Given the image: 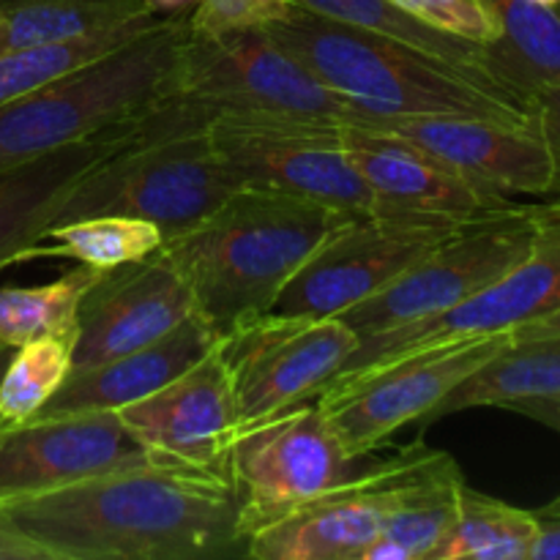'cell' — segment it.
<instances>
[{
  "label": "cell",
  "instance_id": "cell-1",
  "mask_svg": "<svg viewBox=\"0 0 560 560\" xmlns=\"http://www.w3.org/2000/svg\"><path fill=\"white\" fill-rule=\"evenodd\" d=\"M0 512L52 560L246 558L233 481L211 470L145 465Z\"/></svg>",
  "mask_w": 560,
  "mask_h": 560
},
{
  "label": "cell",
  "instance_id": "cell-2",
  "mask_svg": "<svg viewBox=\"0 0 560 560\" xmlns=\"http://www.w3.org/2000/svg\"><path fill=\"white\" fill-rule=\"evenodd\" d=\"M266 31L350 109V118L459 115L512 126L536 124L534 104L492 77L457 69L315 11L290 5Z\"/></svg>",
  "mask_w": 560,
  "mask_h": 560
},
{
  "label": "cell",
  "instance_id": "cell-3",
  "mask_svg": "<svg viewBox=\"0 0 560 560\" xmlns=\"http://www.w3.org/2000/svg\"><path fill=\"white\" fill-rule=\"evenodd\" d=\"M353 213L262 186H244L197 228L164 241L195 310L219 334L271 312L317 246Z\"/></svg>",
  "mask_w": 560,
  "mask_h": 560
},
{
  "label": "cell",
  "instance_id": "cell-4",
  "mask_svg": "<svg viewBox=\"0 0 560 560\" xmlns=\"http://www.w3.org/2000/svg\"><path fill=\"white\" fill-rule=\"evenodd\" d=\"M350 109L266 27L186 31L156 104L126 129L129 142L206 135L217 124H348Z\"/></svg>",
  "mask_w": 560,
  "mask_h": 560
},
{
  "label": "cell",
  "instance_id": "cell-5",
  "mask_svg": "<svg viewBox=\"0 0 560 560\" xmlns=\"http://www.w3.org/2000/svg\"><path fill=\"white\" fill-rule=\"evenodd\" d=\"M189 14H164L115 52L0 104V167L135 124L159 102Z\"/></svg>",
  "mask_w": 560,
  "mask_h": 560
},
{
  "label": "cell",
  "instance_id": "cell-6",
  "mask_svg": "<svg viewBox=\"0 0 560 560\" xmlns=\"http://www.w3.org/2000/svg\"><path fill=\"white\" fill-rule=\"evenodd\" d=\"M244 186L208 135L129 142L71 184L55 206L52 228L115 213L145 219L170 241L197 228Z\"/></svg>",
  "mask_w": 560,
  "mask_h": 560
},
{
  "label": "cell",
  "instance_id": "cell-7",
  "mask_svg": "<svg viewBox=\"0 0 560 560\" xmlns=\"http://www.w3.org/2000/svg\"><path fill=\"white\" fill-rule=\"evenodd\" d=\"M560 310V195L545 202V230L536 249L506 277L427 320L405 323L359 339L342 370L320 388L317 405L337 402L388 366L424 355L441 345L506 334Z\"/></svg>",
  "mask_w": 560,
  "mask_h": 560
},
{
  "label": "cell",
  "instance_id": "cell-8",
  "mask_svg": "<svg viewBox=\"0 0 560 560\" xmlns=\"http://www.w3.org/2000/svg\"><path fill=\"white\" fill-rule=\"evenodd\" d=\"M541 230L545 206L523 202L498 217L463 224L413 262L397 282L337 317L361 339L441 315L520 266L536 249Z\"/></svg>",
  "mask_w": 560,
  "mask_h": 560
},
{
  "label": "cell",
  "instance_id": "cell-9",
  "mask_svg": "<svg viewBox=\"0 0 560 560\" xmlns=\"http://www.w3.org/2000/svg\"><path fill=\"white\" fill-rule=\"evenodd\" d=\"M355 348L359 334L337 315L262 312L219 334L241 427L315 399Z\"/></svg>",
  "mask_w": 560,
  "mask_h": 560
},
{
  "label": "cell",
  "instance_id": "cell-10",
  "mask_svg": "<svg viewBox=\"0 0 560 560\" xmlns=\"http://www.w3.org/2000/svg\"><path fill=\"white\" fill-rule=\"evenodd\" d=\"M353 463L315 399L241 427L228 470L246 541L350 479Z\"/></svg>",
  "mask_w": 560,
  "mask_h": 560
},
{
  "label": "cell",
  "instance_id": "cell-11",
  "mask_svg": "<svg viewBox=\"0 0 560 560\" xmlns=\"http://www.w3.org/2000/svg\"><path fill=\"white\" fill-rule=\"evenodd\" d=\"M470 224V222H468ZM459 222L421 213L375 211L345 222L295 271L271 312L342 315L397 282L413 262L457 233Z\"/></svg>",
  "mask_w": 560,
  "mask_h": 560
},
{
  "label": "cell",
  "instance_id": "cell-12",
  "mask_svg": "<svg viewBox=\"0 0 560 560\" xmlns=\"http://www.w3.org/2000/svg\"><path fill=\"white\" fill-rule=\"evenodd\" d=\"M339 126L342 124L257 120L217 124L206 135L246 186L277 189L366 217L377 211L375 191L345 151Z\"/></svg>",
  "mask_w": 560,
  "mask_h": 560
},
{
  "label": "cell",
  "instance_id": "cell-13",
  "mask_svg": "<svg viewBox=\"0 0 560 560\" xmlns=\"http://www.w3.org/2000/svg\"><path fill=\"white\" fill-rule=\"evenodd\" d=\"M145 465L167 463L137 441L118 410L36 416L0 427V506Z\"/></svg>",
  "mask_w": 560,
  "mask_h": 560
},
{
  "label": "cell",
  "instance_id": "cell-14",
  "mask_svg": "<svg viewBox=\"0 0 560 560\" xmlns=\"http://www.w3.org/2000/svg\"><path fill=\"white\" fill-rule=\"evenodd\" d=\"M512 342V331L441 345L388 366L337 402L317 405L353 459L375 452L410 421H432L448 394Z\"/></svg>",
  "mask_w": 560,
  "mask_h": 560
},
{
  "label": "cell",
  "instance_id": "cell-15",
  "mask_svg": "<svg viewBox=\"0 0 560 560\" xmlns=\"http://www.w3.org/2000/svg\"><path fill=\"white\" fill-rule=\"evenodd\" d=\"M195 312L189 284L162 249L104 271L77 312L71 372L145 348Z\"/></svg>",
  "mask_w": 560,
  "mask_h": 560
},
{
  "label": "cell",
  "instance_id": "cell-16",
  "mask_svg": "<svg viewBox=\"0 0 560 560\" xmlns=\"http://www.w3.org/2000/svg\"><path fill=\"white\" fill-rule=\"evenodd\" d=\"M413 443L377 468L350 476L246 541L255 560H361L381 536L410 470Z\"/></svg>",
  "mask_w": 560,
  "mask_h": 560
},
{
  "label": "cell",
  "instance_id": "cell-17",
  "mask_svg": "<svg viewBox=\"0 0 560 560\" xmlns=\"http://www.w3.org/2000/svg\"><path fill=\"white\" fill-rule=\"evenodd\" d=\"M348 126L397 137L501 195H550L556 164L539 126L485 118H350Z\"/></svg>",
  "mask_w": 560,
  "mask_h": 560
},
{
  "label": "cell",
  "instance_id": "cell-18",
  "mask_svg": "<svg viewBox=\"0 0 560 560\" xmlns=\"http://www.w3.org/2000/svg\"><path fill=\"white\" fill-rule=\"evenodd\" d=\"M118 413L162 463L230 476V446L241 421L219 342L184 375Z\"/></svg>",
  "mask_w": 560,
  "mask_h": 560
},
{
  "label": "cell",
  "instance_id": "cell-19",
  "mask_svg": "<svg viewBox=\"0 0 560 560\" xmlns=\"http://www.w3.org/2000/svg\"><path fill=\"white\" fill-rule=\"evenodd\" d=\"M339 137L355 170L375 191L377 211L421 213L468 224L520 206L509 195L465 178L448 164L397 137L375 135L348 124L339 126Z\"/></svg>",
  "mask_w": 560,
  "mask_h": 560
},
{
  "label": "cell",
  "instance_id": "cell-20",
  "mask_svg": "<svg viewBox=\"0 0 560 560\" xmlns=\"http://www.w3.org/2000/svg\"><path fill=\"white\" fill-rule=\"evenodd\" d=\"M219 342V331L200 315H191L156 342L104 364L71 372L38 416L85 413V410H124L206 359Z\"/></svg>",
  "mask_w": 560,
  "mask_h": 560
},
{
  "label": "cell",
  "instance_id": "cell-21",
  "mask_svg": "<svg viewBox=\"0 0 560 560\" xmlns=\"http://www.w3.org/2000/svg\"><path fill=\"white\" fill-rule=\"evenodd\" d=\"M129 129V126H126ZM126 129L107 131L93 140L55 148L42 156L0 167V262L25 260L27 249L44 241L52 228L55 206L77 178L102 159L129 145Z\"/></svg>",
  "mask_w": 560,
  "mask_h": 560
},
{
  "label": "cell",
  "instance_id": "cell-22",
  "mask_svg": "<svg viewBox=\"0 0 560 560\" xmlns=\"http://www.w3.org/2000/svg\"><path fill=\"white\" fill-rule=\"evenodd\" d=\"M465 485L452 454L427 446L424 438L413 441V459L397 503L361 560H432L457 517Z\"/></svg>",
  "mask_w": 560,
  "mask_h": 560
},
{
  "label": "cell",
  "instance_id": "cell-23",
  "mask_svg": "<svg viewBox=\"0 0 560 560\" xmlns=\"http://www.w3.org/2000/svg\"><path fill=\"white\" fill-rule=\"evenodd\" d=\"M498 36L485 44L487 69L523 102L560 88V11L539 0H490Z\"/></svg>",
  "mask_w": 560,
  "mask_h": 560
},
{
  "label": "cell",
  "instance_id": "cell-24",
  "mask_svg": "<svg viewBox=\"0 0 560 560\" xmlns=\"http://www.w3.org/2000/svg\"><path fill=\"white\" fill-rule=\"evenodd\" d=\"M560 394V334L512 339L501 353L459 383L432 419L470 408H512L525 399Z\"/></svg>",
  "mask_w": 560,
  "mask_h": 560
},
{
  "label": "cell",
  "instance_id": "cell-25",
  "mask_svg": "<svg viewBox=\"0 0 560 560\" xmlns=\"http://www.w3.org/2000/svg\"><path fill=\"white\" fill-rule=\"evenodd\" d=\"M290 5L315 11V14L345 22V25L361 27V31L377 33V36H386L392 38V42L405 44V47L419 49V52L443 60V63H452L457 66V69L476 71V74L498 80V77L487 69L485 44L454 36V33L446 31H438L430 22L410 14V11L405 9V5H399L397 0H290ZM514 96H517V93H514Z\"/></svg>",
  "mask_w": 560,
  "mask_h": 560
},
{
  "label": "cell",
  "instance_id": "cell-26",
  "mask_svg": "<svg viewBox=\"0 0 560 560\" xmlns=\"http://www.w3.org/2000/svg\"><path fill=\"white\" fill-rule=\"evenodd\" d=\"M162 16L151 0H0L3 49L66 42Z\"/></svg>",
  "mask_w": 560,
  "mask_h": 560
},
{
  "label": "cell",
  "instance_id": "cell-27",
  "mask_svg": "<svg viewBox=\"0 0 560 560\" xmlns=\"http://www.w3.org/2000/svg\"><path fill=\"white\" fill-rule=\"evenodd\" d=\"M539 517L465 485L457 517L432 560H530Z\"/></svg>",
  "mask_w": 560,
  "mask_h": 560
},
{
  "label": "cell",
  "instance_id": "cell-28",
  "mask_svg": "<svg viewBox=\"0 0 560 560\" xmlns=\"http://www.w3.org/2000/svg\"><path fill=\"white\" fill-rule=\"evenodd\" d=\"M47 238L52 244L38 241L27 249L25 260L60 257V260H77L98 271H113L126 262L145 260L164 246V235L156 224L135 217H115V213L55 224Z\"/></svg>",
  "mask_w": 560,
  "mask_h": 560
},
{
  "label": "cell",
  "instance_id": "cell-29",
  "mask_svg": "<svg viewBox=\"0 0 560 560\" xmlns=\"http://www.w3.org/2000/svg\"><path fill=\"white\" fill-rule=\"evenodd\" d=\"M156 20L159 16H151V20L135 22V25L118 27V31L91 33V36L66 38V42L0 49V104L25 96V93L36 91V88L47 85V82L58 80V77L69 74L80 66L115 52L118 47L129 44L131 38L145 33Z\"/></svg>",
  "mask_w": 560,
  "mask_h": 560
},
{
  "label": "cell",
  "instance_id": "cell-30",
  "mask_svg": "<svg viewBox=\"0 0 560 560\" xmlns=\"http://www.w3.org/2000/svg\"><path fill=\"white\" fill-rule=\"evenodd\" d=\"M104 271L77 266L49 284L36 288H0V342L9 348L49 337V334H77V312L82 295L98 282Z\"/></svg>",
  "mask_w": 560,
  "mask_h": 560
},
{
  "label": "cell",
  "instance_id": "cell-31",
  "mask_svg": "<svg viewBox=\"0 0 560 560\" xmlns=\"http://www.w3.org/2000/svg\"><path fill=\"white\" fill-rule=\"evenodd\" d=\"M77 334H49L31 339L11 353L0 375V427L36 419L71 375Z\"/></svg>",
  "mask_w": 560,
  "mask_h": 560
},
{
  "label": "cell",
  "instance_id": "cell-32",
  "mask_svg": "<svg viewBox=\"0 0 560 560\" xmlns=\"http://www.w3.org/2000/svg\"><path fill=\"white\" fill-rule=\"evenodd\" d=\"M438 31L490 44L498 36V16L490 0H397Z\"/></svg>",
  "mask_w": 560,
  "mask_h": 560
},
{
  "label": "cell",
  "instance_id": "cell-33",
  "mask_svg": "<svg viewBox=\"0 0 560 560\" xmlns=\"http://www.w3.org/2000/svg\"><path fill=\"white\" fill-rule=\"evenodd\" d=\"M290 0H200L189 11V27L197 33H224L241 27H266L288 14Z\"/></svg>",
  "mask_w": 560,
  "mask_h": 560
},
{
  "label": "cell",
  "instance_id": "cell-34",
  "mask_svg": "<svg viewBox=\"0 0 560 560\" xmlns=\"http://www.w3.org/2000/svg\"><path fill=\"white\" fill-rule=\"evenodd\" d=\"M536 126L552 153V164H556L552 191L560 195V88H545L536 93Z\"/></svg>",
  "mask_w": 560,
  "mask_h": 560
},
{
  "label": "cell",
  "instance_id": "cell-35",
  "mask_svg": "<svg viewBox=\"0 0 560 560\" xmlns=\"http://www.w3.org/2000/svg\"><path fill=\"white\" fill-rule=\"evenodd\" d=\"M0 560H52V556L0 512Z\"/></svg>",
  "mask_w": 560,
  "mask_h": 560
},
{
  "label": "cell",
  "instance_id": "cell-36",
  "mask_svg": "<svg viewBox=\"0 0 560 560\" xmlns=\"http://www.w3.org/2000/svg\"><path fill=\"white\" fill-rule=\"evenodd\" d=\"M539 536L530 550V560H560V514H539Z\"/></svg>",
  "mask_w": 560,
  "mask_h": 560
},
{
  "label": "cell",
  "instance_id": "cell-37",
  "mask_svg": "<svg viewBox=\"0 0 560 560\" xmlns=\"http://www.w3.org/2000/svg\"><path fill=\"white\" fill-rule=\"evenodd\" d=\"M509 410L525 416V419H534L539 424L550 427L560 435V394L556 397H539V399H525V402L512 405Z\"/></svg>",
  "mask_w": 560,
  "mask_h": 560
},
{
  "label": "cell",
  "instance_id": "cell-38",
  "mask_svg": "<svg viewBox=\"0 0 560 560\" xmlns=\"http://www.w3.org/2000/svg\"><path fill=\"white\" fill-rule=\"evenodd\" d=\"M550 334H560V310L552 315L541 317V320L528 323L512 331V339H536V337H550Z\"/></svg>",
  "mask_w": 560,
  "mask_h": 560
},
{
  "label": "cell",
  "instance_id": "cell-39",
  "mask_svg": "<svg viewBox=\"0 0 560 560\" xmlns=\"http://www.w3.org/2000/svg\"><path fill=\"white\" fill-rule=\"evenodd\" d=\"M200 3V0H151L153 9L159 11V14H189V11H195V5Z\"/></svg>",
  "mask_w": 560,
  "mask_h": 560
},
{
  "label": "cell",
  "instance_id": "cell-40",
  "mask_svg": "<svg viewBox=\"0 0 560 560\" xmlns=\"http://www.w3.org/2000/svg\"><path fill=\"white\" fill-rule=\"evenodd\" d=\"M11 353H14V348H9V345L0 342V375H3L5 364H9V359H11Z\"/></svg>",
  "mask_w": 560,
  "mask_h": 560
},
{
  "label": "cell",
  "instance_id": "cell-41",
  "mask_svg": "<svg viewBox=\"0 0 560 560\" xmlns=\"http://www.w3.org/2000/svg\"><path fill=\"white\" fill-rule=\"evenodd\" d=\"M536 512H539V514H560V495L556 498V501H550V503H547V506L536 509Z\"/></svg>",
  "mask_w": 560,
  "mask_h": 560
},
{
  "label": "cell",
  "instance_id": "cell-42",
  "mask_svg": "<svg viewBox=\"0 0 560 560\" xmlns=\"http://www.w3.org/2000/svg\"><path fill=\"white\" fill-rule=\"evenodd\" d=\"M5 44V31H3V22H0V49H3Z\"/></svg>",
  "mask_w": 560,
  "mask_h": 560
},
{
  "label": "cell",
  "instance_id": "cell-43",
  "mask_svg": "<svg viewBox=\"0 0 560 560\" xmlns=\"http://www.w3.org/2000/svg\"><path fill=\"white\" fill-rule=\"evenodd\" d=\"M539 3H545V5H560V0H539Z\"/></svg>",
  "mask_w": 560,
  "mask_h": 560
},
{
  "label": "cell",
  "instance_id": "cell-44",
  "mask_svg": "<svg viewBox=\"0 0 560 560\" xmlns=\"http://www.w3.org/2000/svg\"><path fill=\"white\" fill-rule=\"evenodd\" d=\"M3 268H5V266H3V262H0V271H3Z\"/></svg>",
  "mask_w": 560,
  "mask_h": 560
}]
</instances>
